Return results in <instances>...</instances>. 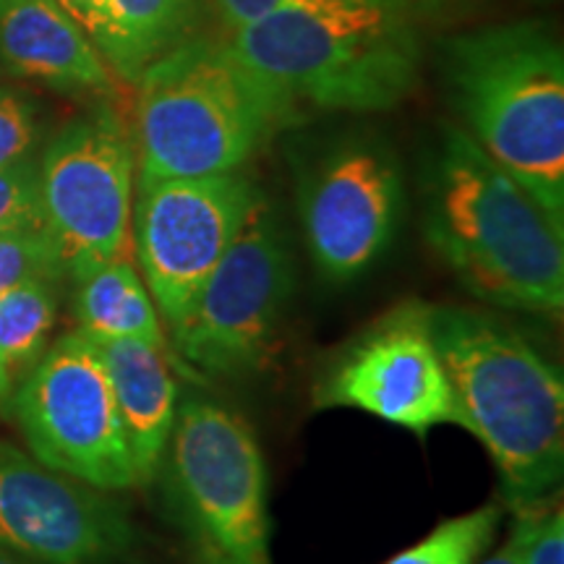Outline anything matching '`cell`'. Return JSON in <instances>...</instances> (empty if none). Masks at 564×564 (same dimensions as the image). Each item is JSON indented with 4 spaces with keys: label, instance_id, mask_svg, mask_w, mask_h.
Segmentation results:
<instances>
[{
    "label": "cell",
    "instance_id": "cell-17",
    "mask_svg": "<svg viewBox=\"0 0 564 564\" xmlns=\"http://www.w3.org/2000/svg\"><path fill=\"white\" fill-rule=\"evenodd\" d=\"M202 0H108L97 51L116 76L137 84L147 66L192 37Z\"/></svg>",
    "mask_w": 564,
    "mask_h": 564
},
{
    "label": "cell",
    "instance_id": "cell-9",
    "mask_svg": "<svg viewBox=\"0 0 564 564\" xmlns=\"http://www.w3.org/2000/svg\"><path fill=\"white\" fill-rule=\"evenodd\" d=\"M9 405L40 463L102 491L139 486L102 352L79 329L47 345Z\"/></svg>",
    "mask_w": 564,
    "mask_h": 564
},
{
    "label": "cell",
    "instance_id": "cell-15",
    "mask_svg": "<svg viewBox=\"0 0 564 564\" xmlns=\"http://www.w3.org/2000/svg\"><path fill=\"white\" fill-rule=\"evenodd\" d=\"M102 352L139 486L160 474L178 413V382L160 348L141 340H95Z\"/></svg>",
    "mask_w": 564,
    "mask_h": 564
},
{
    "label": "cell",
    "instance_id": "cell-10",
    "mask_svg": "<svg viewBox=\"0 0 564 564\" xmlns=\"http://www.w3.org/2000/svg\"><path fill=\"white\" fill-rule=\"evenodd\" d=\"M262 188L241 171L165 178L137 188L133 257L171 337L241 230Z\"/></svg>",
    "mask_w": 564,
    "mask_h": 564
},
{
    "label": "cell",
    "instance_id": "cell-5",
    "mask_svg": "<svg viewBox=\"0 0 564 564\" xmlns=\"http://www.w3.org/2000/svg\"><path fill=\"white\" fill-rule=\"evenodd\" d=\"M444 70L468 137L564 223V51L544 26H484L447 42Z\"/></svg>",
    "mask_w": 564,
    "mask_h": 564
},
{
    "label": "cell",
    "instance_id": "cell-27",
    "mask_svg": "<svg viewBox=\"0 0 564 564\" xmlns=\"http://www.w3.org/2000/svg\"><path fill=\"white\" fill-rule=\"evenodd\" d=\"M0 564H34V562L26 560V556L9 552V549H0Z\"/></svg>",
    "mask_w": 564,
    "mask_h": 564
},
{
    "label": "cell",
    "instance_id": "cell-1",
    "mask_svg": "<svg viewBox=\"0 0 564 564\" xmlns=\"http://www.w3.org/2000/svg\"><path fill=\"white\" fill-rule=\"evenodd\" d=\"M423 238L460 285L505 312L560 314L564 223L468 131L444 126L421 181Z\"/></svg>",
    "mask_w": 564,
    "mask_h": 564
},
{
    "label": "cell",
    "instance_id": "cell-28",
    "mask_svg": "<svg viewBox=\"0 0 564 564\" xmlns=\"http://www.w3.org/2000/svg\"><path fill=\"white\" fill-rule=\"evenodd\" d=\"M405 3H408V6H411V3H413V0H405Z\"/></svg>",
    "mask_w": 564,
    "mask_h": 564
},
{
    "label": "cell",
    "instance_id": "cell-8",
    "mask_svg": "<svg viewBox=\"0 0 564 564\" xmlns=\"http://www.w3.org/2000/svg\"><path fill=\"white\" fill-rule=\"evenodd\" d=\"M37 162L42 215L66 278L133 259L137 147L121 112L91 105L47 139Z\"/></svg>",
    "mask_w": 564,
    "mask_h": 564
},
{
    "label": "cell",
    "instance_id": "cell-21",
    "mask_svg": "<svg viewBox=\"0 0 564 564\" xmlns=\"http://www.w3.org/2000/svg\"><path fill=\"white\" fill-rule=\"evenodd\" d=\"M42 133L37 97L19 87H0V167L37 158Z\"/></svg>",
    "mask_w": 564,
    "mask_h": 564
},
{
    "label": "cell",
    "instance_id": "cell-22",
    "mask_svg": "<svg viewBox=\"0 0 564 564\" xmlns=\"http://www.w3.org/2000/svg\"><path fill=\"white\" fill-rule=\"evenodd\" d=\"M37 158L0 167V232L45 225Z\"/></svg>",
    "mask_w": 564,
    "mask_h": 564
},
{
    "label": "cell",
    "instance_id": "cell-3",
    "mask_svg": "<svg viewBox=\"0 0 564 564\" xmlns=\"http://www.w3.org/2000/svg\"><path fill=\"white\" fill-rule=\"evenodd\" d=\"M228 42L299 110L382 112L419 84L421 45L405 0H282Z\"/></svg>",
    "mask_w": 564,
    "mask_h": 564
},
{
    "label": "cell",
    "instance_id": "cell-7",
    "mask_svg": "<svg viewBox=\"0 0 564 564\" xmlns=\"http://www.w3.org/2000/svg\"><path fill=\"white\" fill-rule=\"evenodd\" d=\"M293 288L291 238L280 212L262 194L173 337L181 364L223 382L257 377L278 345Z\"/></svg>",
    "mask_w": 564,
    "mask_h": 564
},
{
    "label": "cell",
    "instance_id": "cell-13",
    "mask_svg": "<svg viewBox=\"0 0 564 564\" xmlns=\"http://www.w3.org/2000/svg\"><path fill=\"white\" fill-rule=\"evenodd\" d=\"M137 541V525L110 491L0 440V546L37 564H116Z\"/></svg>",
    "mask_w": 564,
    "mask_h": 564
},
{
    "label": "cell",
    "instance_id": "cell-18",
    "mask_svg": "<svg viewBox=\"0 0 564 564\" xmlns=\"http://www.w3.org/2000/svg\"><path fill=\"white\" fill-rule=\"evenodd\" d=\"M61 282L63 278H40L0 295V403H9L51 345Z\"/></svg>",
    "mask_w": 564,
    "mask_h": 564
},
{
    "label": "cell",
    "instance_id": "cell-16",
    "mask_svg": "<svg viewBox=\"0 0 564 564\" xmlns=\"http://www.w3.org/2000/svg\"><path fill=\"white\" fill-rule=\"evenodd\" d=\"M74 314L91 340H141L165 350V324L133 259H116L74 280Z\"/></svg>",
    "mask_w": 564,
    "mask_h": 564
},
{
    "label": "cell",
    "instance_id": "cell-12",
    "mask_svg": "<svg viewBox=\"0 0 564 564\" xmlns=\"http://www.w3.org/2000/svg\"><path fill=\"white\" fill-rule=\"evenodd\" d=\"M314 408H350L423 440L457 426L453 390L432 337V303L403 301L371 322L322 366Z\"/></svg>",
    "mask_w": 564,
    "mask_h": 564
},
{
    "label": "cell",
    "instance_id": "cell-14",
    "mask_svg": "<svg viewBox=\"0 0 564 564\" xmlns=\"http://www.w3.org/2000/svg\"><path fill=\"white\" fill-rule=\"evenodd\" d=\"M0 63L68 95H105L112 70L58 0H0Z\"/></svg>",
    "mask_w": 564,
    "mask_h": 564
},
{
    "label": "cell",
    "instance_id": "cell-23",
    "mask_svg": "<svg viewBox=\"0 0 564 564\" xmlns=\"http://www.w3.org/2000/svg\"><path fill=\"white\" fill-rule=\"evenodd\" d=\"M523 564H564V512L535 507Z\"/></svg>",
    "mask_w": 564,
    "mask_h": 564
},
{
    "label": "cell",
    "instance_id": "cell-4",
    "mask_svg": "<svg viewBox=\"0 0 564 564\" xmlns=\"http://www.w3.org/2000/svg\"><path fill=\"white\" fill-rule=\"evenodd\" d=\"M137 84V188L241 171L274 133L301 121V110L246 66L230 42L192 34Z\"/></svg>",
    "mask_w": 564,
    "mask_h": 564
},
{
    "label": "cell",
    "instance_id": "cell-19",
    "mask_svg": "<svg viewBox=\"0 0 564 564\" xmlns=\"http://www.w3.org/2000/svg\"><path fill=\"white\" fill-rule=\"evenodd\" d=\"M502 523V507L484 505L460 518L442 520L426 539L384 564H474L491 546Z\"/></svg>",
    "mask_w": 564,
    "mask_h": 564
},
{
    "label": "cell",
    "instance_id": "cell-26",
    "mask_svg": "<svg viewBox=\"0 0 564 564\" xmlns=\"http://www.w3.org/2000/svg\"><path fill=\"white\" fill-rule=\"evenodd\" d=\"M70 17H74L89 34L91 42L100 37L105 24V11H108V0H58Z\"/></svg>",
    "mask_w": 564,
    "mask_h": 564
},
{
    "label": "cell",
    "instance_id": "cell-11",
    "mask_svg": "<svg viewBox=\"0 0 564 564\" xmlns=\"http://www.w3.org/2000/svg\"><path fill=\"white\" fill-rule=\"evenodd\" d=\"M405 186L387 141L348 133L299 167V215L312 262L324 280L350 282L390 249Z\"/></svg>",
    "mask_w": 564,
    "mask_h": 564
},
{
    "label": "cell",
    "instance_id": "cell-25",
    "mask_svg": "<svg viewBox=\"0 0 564 564\" xmlns=\"http://www.w3.org/2000/svg\"><path fill=\"white\" fill-rule=\"evenodd\" d=\"M533 510L535 507H531V510H514L518 512V518H514L510 539L505 541V546L499 549L497 554H491L489 560H484L478 564H523L525 539H528V528H531V520H533Z\"/></svg>",
    "mask_w": 564,
    "mask_h": 564
},
{
    "label": "cell",
    "instance_id": "cell-2",
    "mask_svg": "<svg viewBox=\"0 0 564 564\" xmlns=\"http://www.w3.org/2000/svg\"><path fill=\"white\" fill-rule=\"evenodd\" d=\"M457 426L484 444L514 510L546 507L564 474V379L512 322L474 306H432Z\"/></svg>",
    "mask_w": 564,
    "mask_h": 564
},
{
    "label": "cell",
    "instance_id": "cell-20",
    "mask_svg": "<svg viewBox=\"0 0 564 564\" xmlns=\"http://www.w3.org/2000/svg\"><path fill=\"white\" fill-rule=\"evenodd\" d=\"M40 278H63L58 246L45 225L0 232V295Z\"/></svg>",
    "mask_w": 564,
    "mask_h": 564
},
{
    "label": "cell",
    "instance_id": "cell-24",
    "mask_svg": "<svg viewBox=\"0 0 564 564\" xmlns=\"http://www.w3.org/2000/svg\"><path fill=\"white\" fill-rule=\"evenodd\" d=\"M217 13H220L225 30L236 32L251 21L267 17V13L278 9L282 0H212Z\"/></svg>",
    "mask_w": 564,
    "mask_h": 564
},
{
    "label": "cell",
    "instance_id": "cell-6",
    "mask_svg": "<svg viewBox=\"0 0 564 564\" xmlns=\"http://www.w3.org/2000/svg\"><path fill=\"white\" fill-rule=\"evenodd\" d=\"M160 470L167 507L199 564H272L267 465L241 415L188 392Z\"/></svg>",
    "mask_w": 564,
    "mask_h": 564
}]
</instances>
